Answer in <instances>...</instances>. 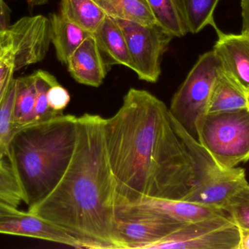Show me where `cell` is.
Listing matches in <instances>:
<instances>
[{
    "label": "cell",
    "instance_id": "obj_1",
    "mask_svg": "<svg viewBox=\"0 0 249 249\" xmlns=\"http://www.w3.org/2000/svg\"><path fill=\"white\" fill-rule=\"evenodd\" d=\"M105 133L117 205L184 200L196 184V161L168 107L150 92L129 89L118 112L105 118Z\"/></svg>",
    "mask_w": 249,
    "mask_h": 249
},
{
    "label": "cell",
    "instance_id": "obj_2",
    "mask_svg": "<svg viewBox=\"0 0 249 249\" xmlns=\"http://www.w3.org/2000/svg\"><path fill=\"white\" fill-rule=\"evenodd\" d=\"M105 121L96 114L77 117L75 146L65 172L53 190L28 211L64 230L82 249H124Z\"/></svg>",
    "mask_w": 249,
    "mask_h": 249
},
{
    "label": "cell",
    "instance_id": "obj_3",
    "mask_svg": "<svg viewBox=\"0 0 249 249\" xmlns=\"http://www.w3.org/2000/svg\"><path fill=\"white\" fill-rule=\"evenodd\" d=\"M77 119L63 114L15 133L7 158L29 210L53 190L65 172L75 146Z\"/></svg>",
    "mask_w": 249,
    "mask_h": 249
},
{
    "label": "cell",
    "instance_id": "obj_4",
    "mask_svg": "<svg viewBox=\"0 0 249 249\" xmlns=\"http://www.w3.org/2000/svg\"><path fill=\"white\" fill-rule=\"evenodd\" d=\"M198 143L222 168L249 161V108L208 113L197 123Z\"/></svg>",
    "mask_w": 249,
    "mask_h": 249
},
{
    "label": "cell",
    "instance_id": "obj_5",
    "mask_svg": "<svg viewBox=\"0 0 249 249\" xmlns=\"http://www.w3.org/2000/svg\"><path fill=\"white\" fill-rule=\"evenodd\" d=\"M222 71L214 51L202 54L171 99L170 114L197 142V121L208 113L213 89Z\"/></svg>",
    "mask_w": 249,
    "mask_h": 249
},
{
    "label": "cell",
    "instance_id": "obj_6",
    "mask_svg": "<svg viewBox=\"0 0 249 249\" xmlns=\"http://www.w3.org/2000/svg\"><path fill=\"white\" fill-rule=\"evenodd\" d=\"M124 32L134 69L140 80L157 83L162 57L174 37L158 24L142 25L116 19Z\"/></svg>",
    "mask_w": 249,
    "mask_h": 249
},
{
    "label": "cell",
    "instance_id": "obj_7",
    "mask_svg": "<svg viewBox=\"0 0 249 249\" xmlns=\"http://www.w3.org/2000/svg\"><path fill=\"white\" fill-rule=\"evenodd\" d=\"M241 230L229 216L184 224L147 249H239Z\"/></svg>",
    "mask_w": 249,
    "mask_h": 249
},
{
    "label": "cell",
    "instance_id": "obj_8",
    "mask_svg": "<svg viewBox=\"0 0 249 249\" xmlns=\"http://www.w3.org/2000/svg\"><path fill=\"white\" fill-rule=\"evenodd\" d=\"M117 228L124 249H147L184 224L133 204L117 205Z\"/></svg>",
    "mask_w": 249,
    "mask_h": 249
},
{
    "label": "cell",
    "instance_id": "obj_9",
    "mask_svg": "<svg viewBox=\"0 0 249 249\" xmlns=\"http://www.w3.org/2000/svg\"><path fill=\"white\" fill-rule=\"evenodd\" d=\"M51 42L49 19L41 15L22 18L0 32V48L13 56L16 71L42 61Z\"/></svg>",
    "mask_w": 249,
    "mask_h": 249
},
{
    "label": "cell",
    "instance_id": "obj_10",
    "mask_svg": "<svg viewBox=\"0 0 249 249\" xmlns=\"http://www.w3.org/2000/svg\"><path fill=\"white\" fill-rule=\"evenodd\" d=\"M247 184L245 170L225 169L214 163L199 172L196 184L182 200L224 210L231 197Z\"/></svg>",
    "mask_w": 249,
    "mask_h": 249
},
{
    "label": "cell",
    "instance_id": "obj_11",
    "mask_svg": "<svg viewBox=\"0 0 249 249\" xmlns=\"http://www.w3.org/2000/svg\"><path fill=\"white\" fill-rule=\"evenodd\" d=\"M0 233L37 238L82 249L64 230L29 211H18L0 216Z\"/></svg>",
    "mask_w": 249,
    "mask_h": 249
},
{
    "label": "cell",
    "instance_id": "obj_12",
    "mask_svg": "<svg viewBox=\"0 0 249 249\" xmlns=\"http://www.w3.org/2000/svg\"><path fill=\"white\" fill-rule=\"evenodd\" d=\"M216 31L219 37L213 51L222 70L249 92V36Z\"/></svg>",
    "mask_w": 249,
    "mask_h": 249
},
{
    "label": "cell",
    "instance_id": "obj_13",
    "mask_svg": "<svg viewBox=\"0 0 249 249\" xmlns=\"http://www.w3.org/2000/svg\"><path fill=\"white\" fill-rule=\"evenodd\" d=\"M75 81L99 87L107 74V67L93 35L88 37L71 56L67 64Z\"/></svg>",
    "mask_w": 249,
    "mask_h": 249
},
{
    "label": "cell",
    "instance_id": "obj_14",
    "mask_svg": "<svg viewBox=\"0 0 249 249\" xmlns=\"http://www.w3.org/2000/svg\"><path fill=\"white\" fill-rule=\"evenodd\" d=\"M132 204L155 211L183 224L228 216L222 209L182 200L144 198Z\"/></svg>",
    "mask_w": 249,
    "mask_h": 249
},
{
    "label": "cell",
    "instance_id": "obj_15",
    "mask_svg": "<svg viewBox=\"0 0 249 249\" xmlns=\"http://www.w3.org/2000/svg\"><path fill=\"white\" fill-rule=\"evenodd\" d=\"M107 65H122L134 69L127 41L116 19L107 16L93 34Z\"/></svg>",
    "mask_w": 249,
    "mask_h": 249
},
{
    "label": "cell",
    "instance_id": "obj_16",
    "mask_svg": "<svg viewBox=\"0 0 249 249\" xmlns=\"http://www.w3.org/2000/svg\"><path fill=\"white\" fill-rule=\"evenodd\" d=\"M49 20L51 42L55 48L57 58L67 65L74 51L92 34L67 20L60 13H53Z\"/></svg>",
    "mask_w": 249,
    "mask_h": 249
},
{
    "label": "cell",
    "instance_id": "obj_17",
    "mask_svg": "<svg viewBox=\"0 0 249 249\" xmlns=\"http://www.w3.org/2000/svg\"><path fill=\"white\" fill-rule=\"evenodd\" d=\"M247 108H249V92L222 71L213 89L208 113L226 112Z\"/></svg>",
    "mask_w": 249,
    "mask_h": 249
},
{
    "label": "cell",
    "instance_id": "obj_18",
    "mask_svg": "<svg viewBox=\"0 0 249 249\" xmlns=\"http://www.w3.org/2000/svg\"><path fill=\"white\" fill-rule=\"evenodd\" d=\"M37 104L34 73L16 78L13 108V126L16 130L38 123Z\"/></svg>",
    "mask_w": 249,
    "mask_h": 249
},
{
    "label": "cell",
    "instance_id": "obj_19",
    "mask_svg": "<svg viewBox=\"0 0 249 249\" xmlns=\"http://www.w3.org/2000/svg\"><path fill=\"white\" fill-rule=\"evenodd\" d=\"M59 13L92 35L107 16L94 0H61Z\"/></svg>",
    "mask_w": 249,
    "mask_h": 249
},
{
    "label": "cell",
    "instance_id": "obj_20",
    "mask_svg": "<svg viewBox=\"0 0 249 249\" xmlns=\"http://www.w3.org/2000/svg\"><path fill=\"white\" fill-rule=\"evenodd\" d=\"M107 16L142 25L157 24L146 0H94Z\"/></svg>",
    "mask_w": 249,
    "mask_h": 249
},
{
    "label": "cell",
    "instance_id": "obj_21",
    "mask_svg": "<svg viewBox=\"0 0 249 249\" xmlns=\"http://www.w3.org/2000/svg\"><path fill=\"white\" fill-rule=\"evenodd\" d=\"M157 24L172 35L182 38L188 33L177 0H146Z\"/></svg>",
    "mask_w": 249,
    "mask_h": 249
},
{
    "label": "cell",
    "instance_id": "obj_22",
    "mask_svg": "<svg viewBox=\"0 0 249 249\" xmlns=\"http://www.w3.org/2000/svg\"><path fill=\"white\" fill-rule=\"evenodd\" d=\"M188 32L197 34L211 25L217 29L213 18L219 0H177Z\"/></svg>",
    "mask_w": 249,
    "mask_h": 249
},
{
    "label": "cell",
    "instance_id": "obj_23",
    "mask_svg": "<svg viewBox=\"0 0 249 249\" xmlns=\"http://www.w3.org/2000/svg\"><path fill=\"white\" fill-rule=\"evenodd\" d=\"M16 92V78H14L4 100L0 104V160L7 157L10 142L16 131L13 126Z\"/></svg>",
    "mask_w": 249,
    "mask_h": 249
},
{
    "label": "cell",
    "instance_id": "obj_24",
    "mask_svg": "<svg viewBox=\"0 0 249 249\" xmlns=\"http://www.w3.org/2000/svg\"><path fill=\"white\" fill-rule=\"evenodd\" d=\"M0 202L18 209L23 202L21 190L10 163L0 160Z\"/></svg>",
    "mask_w": 249,
    "mask_h": 249
},
{
    "label": "cell",
    "instance_id": "obj_25",
    "mask_svg": "<svg viewBox=\"0 0 249 249\" xmlns=\"http://www.w3.org/2000/svg\"><path fill=\"white\" fill-rule=\"evenodd\" d=\"M224 211L240 229L249 230V184L231 197Z\"/></svg>",
    "mask_w": 249,
    "mask_h": 249
},
{
    "label": "cell",
    "instance_id": "obj_26",
    "mask_svg": "<svg viewBox=\"0 0 249 249\" xmlns=\"http://www.w3.org/2000/svg\"><path fill=\"white\" fill-rule=\"evenodd\" d=\"M16 71L13 56L7 50L0 48V104L11 86Z\"/></svg>",
    "mask_w": 249,
    "mask_h": 249
},
{
    "label": "cell",
    "instance_id": "obj_27",
    "mask_svg": "<svg viewBox=\"0 0 249 249\" xmlns=\"http://www.w3.org/2000/svg\"><path fill=\"white\" fill-rule=\"evenodd\" d=\"M70 93L59 84V83L50 88L48 92V101L49 106L55 112L63 113L70 103Z\"/></svg>",
    "mask_w": 249,
    "mask_h": 249
},
{
    "label": "cell",
    "instance_id": "obj_28",
    "mask_svg": "<svg viewBox=\"0 0 249 249\" xmlns=\"http://www.w3.org/2000/svg\"><path fill=\"white\" fill-rule=\"evenodd\" d=\"M242 31L241 33L249 36V0H241Z\"/></svg>",
    "mask_w": 249,
    "mask_h": 249
},
{
    "label": "cell",
    "instance_id": "obj_29",
    "mask_svg": "<svg viewBox=\"0 0 249 249\" xmlns=\"http://www.w3.org/2000/svg\"><path fill=\"white\" fill-rule=\"evenodd\" d=\"M10 26V10L4 0H0V32Z\"/></svg>",
    "mask_w": 249,
    "mask_h": 249
},
{
    "label": "cell",
    "instance_id": "obj_30",
    "mask_svg": "<svg viewBox=\"0 0 249 249\" xmlns=\"http://www.w3.org/2000/svg\"><path fill=\"white\" fill-rule=\"evenodd\" d=\"M241 230V242L239 249H249V230Z\"/></svg>",
    "mask_w": 249,
    "mask_h": 249
},
{
    "label": "cell",
    "instance_id": "obj_31",
    "mask_svg": "<svg viewBox=\"0 0 249 249\" xmlns=\"http://www.w3.org/2000/svg\"><path fill=\"white\" fill-rule=\"evenodd\" d=\"M17 211H18V210L16 208L0 202V216L10 214V213H16Z\"/></svg>",
    "mask_w": 249,
    "mask_h": 249
},
{
    "label": "cell",
    "instance_id": "obj_32",
    "mask_svg": "<svg viewBox=\"0 0 249 249\" xmlns=\"http://www.w3.org/2000/svg\"><path fill=\"white\" fill-rule=\"evenodd\" d=\"M48 0H27L28 4L32 7L43 5L48 2Z\"/></svg>",
    "mask_w": 249,
    "mask_h": 249
}]
</instances>
